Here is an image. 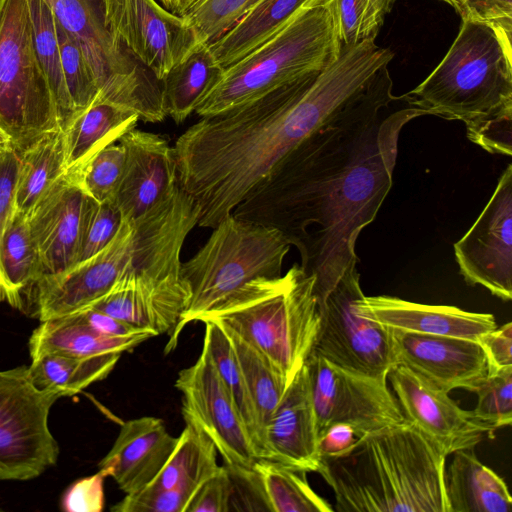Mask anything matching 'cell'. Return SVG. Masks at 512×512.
Here are the masks:
<instances>
[{
	"label": "cell",
	"instance_id": "cell-1",
	"mask_svg": "<svg viewBox=\"0 0 512 512\" xmlns=\"http://www.w3.org/2000/svg\"><path fill=\"white\" fill-rule=\"evenodd\" d=\"M384 66L340 111L289 151L232 211L238 219L280 231L327 292L357 264L356 240L392 187L403 127L427 113L397 99Z\"/></svg>",
	"mask_w": 512,
	"mask_h": 512
},
{
	"label": "cell",
	"instance_id": "cell-2",
	"mask_svg": "<svg viewBox=\"0 0 512 512\" xmlns=\"http://www.w3.org/2000/svg\"><path fill=\"white\" fill-rule=\"evenodd\" d=\"M393 53L374 39L342 45L336 60L226 112L201 117L176 141L178 184L214 228L296 145L361 93Z\"/></svg>",
	"mask_w": 512,
	"mask_h": 512
},
{
	"label": "cell",
	"instance_id": "cell-3",
	"mask_svg": "<svg viewBox=\"0 0 512 512\" xmlns=\"http://www.w3.org/2000/svg\"><path fill=\"white\" fill-rule=\"evenodd\" d=\"M446 458L406 421L363 435L341 456L321 459L317 473L339 512H449Z\"/></svg>",
	"mask_w": 512,
	"mask_h": 512
},
{
	"label": "cell",
	"instance_id": "cell-4",
	"mask_svg": "<svg viewBox=\"0 0 512 512\" xmlns=\"http://www.w3.org/2000/svg\"><path fill=\"white\" fill-rule=\"evenodd\" d=\"M512 34L462 19L448 52L403 98L427 115L464 122L484 150L512 155Z\"/></svg>",
	"mask_w": 512,
	"mask_h": 512
},
{
	"label": "cell",
	"instance_id": "cell-5",
	"mask_svg": "<svg viewBox=\"0 0 512 512\" xmlns=\"http://www.w3.org/2000/svg\"><path fill=\"white\" fill-rule=\"evenodd\" d=\"M315 277L294 264L284 275L245 284L198 321H213L258 349L289 385L313 351L319 312Z\"/></svg>",
	"mask_w": 512,
	"mask_h": 512
},
{
	"label": "cell",
	"instance_id": "cell-6",
	"mask_svg": "<svg viewBox=\"0 0 512 512\" xmlns=\"http://www.w3.org/2000/svg\"><path fill=\"white\" fill-rule=\"evenodd\" d=\"M341 48L337 0H308L271 38L225 68L194 112L200 117L220 114L321 71Z\"/></svg>",
	"mask_w": 512,
	"mask_h": 512
},
{
	"label": "cell",
	"instance_id": "cell-7",
	"mask_svg": "<svg viewBox=\"0 0 512 512\" xmlns=\"http://www.w3.org/2000/svg\"><path fill=\"white\" fill-rule=\"evenodd\" d=\"M182 244L181 226L165 206H156L133 221L123 219L111 242L95 256L38 281L31 299L34 316L42 322L85 309L121 277L170 263Z\"/></svg>",
	"mask_w": 512,
	"mask_h": 512
},
{
	"label": "cell",
	"instance_id": "cell-8",
	"mask_svg": "<svg viewBox=\"0 0 512 512\" xmlns=\"http://www.w3.org/2000/svg\"><path fill=\"white\" fill-rule=\"evenodd\" d=\"M290 246L277 229L232 214L218 223L198 252L181 263L180 274L191 296L166 351L176 346L188 323L198 321L245 284L281 276Z\"/></svg>",
	"mask_w": 512,
	"mask_h": 512
},
{
	"label": "cell",
	"instance_id": "cell-9",
	"mask_svg": "<svg viewBox=\"0 0 512 512\" xmlns=\"http://www.w3.org/2000/svg\"><path fill=\"white\" fill-rule=\"evenodd\" d=\"M46 1L83 51L99 88L96 101L128 109L144 122L163 121L161 81L114 34L106 0Z\"/></svg>",
	"mask_w": 512,
	"mask_h": 512
},
{
	"label": "cell",
	"instance_id": "cell-10",
	"mask_svg": "<svg viewBox=\"0 0 512 512\" xmlns=\"http://www.w3.org/2000/svg\"><path fill=\"white\" fill-rule=\"evenodd\" d=\"M61 128L37 57L27 0H0V129L20 153Z\"/></svg>",
	"mask_w": 512,
	"mask_h": 512
},
{
	"label": "cell",
	"instance_id": "cell-11",
	"mask_svg": "<svg viewBox=\"0 0 512 512\" xmlns=\"http://www.w3.org/2000/svg\"><path fill=\"white\" fill-rule=\"evenodd\" d=\"M59 398L33 384L28 366L0 370V480L34 479L57 463L48 417Z\"/></svg>",
	"mask_w": 512,
	"mask_h": 512
},
{
	"label": "cell",
	"instance_id": "cell-12",
	"mask_svg": "<svg viewBox=\"0 0 512 512\" xmlns=\"http://www.w3.org/2000/svg\"><path fill=\"white\" fill-rule=\"evenodd\" d=\"M363 295L354 265L327 292L315 296L320 324L313 352L347 369L388 375L396 365L390 330L361 316L357 300Z\"/></svg>",
	"mask_w": 512,
	"mask_h": 512
},
{
	"label": "cell",
	"instance_id": "cell-13",
	"mask_svg": "<svg viewBox=\"0 0 512 512\" xmlns=\"http://www.w3.org/2000/svg\"><path fill=\"white\" fill-rule=\"evenodd\" d=\"M319 436L331 425L345 423L362 437L408 421L387 375H369L339 366L311 352L305 362Z\"/></svg>",
	"mask_w": 512,
	"mask_h": 512
},
{
	"label": "cell",
	"instance_id": "cell-14",
	"mask_svg": "<svg viewBox=\"0 0 512 512\" xmlns=\"http://www.w3.org/2000/svg\"><path fill=\"white\" fill-rule=\"evenodd\" d=\"M182 393V416L212 440L225 465L253 469L260 459L250 433L209 354L202 347L194 364L182 369L175 381Z\"/></svg>",
	"mask_w": 512,
	"mask_h": 512
},
{
	"label": "cell",
	"instance_id": "cell-15",
	"mask_svg": "<svg viewBox=\"0 0 512 512\" xmlns=\"http://www.w3.org/2000/svg\"><path fill=\"white\" fill-rule=\"evenodd\" d=\"M459 272L502 301L512 299V165L498 179L486 206L454 244Z\"/></svg>",
	"mask_w": 512,
	"mask_h": 512
},
{
	"label": "cell",
	"instance_id": "cell-16",
	"mask_svg": "<svg viewBox=\"0 0 512 512\" xmlns=\"http://www.w3.org/2000/svg\"><path fill=\"white\" fill-rule=\"evenodd\" d=\"M106 7L114 34L159 81L198 44L186 19L155 0H106Z\"/></svg>",
	"mask_w": 512,
	"mask_h": 512
},
{
	"label": "cell",
	"instance_id": "cell-17",
	"mask_svg": "<svg viewBox=\"0 0 512 512\" xmlns=\"http://www.w3.org/2000/svg\"><path fill=\"white\" fill-rule=\"evenodd\" d=\"M387 380L405 418L447 457L457 450L475 447L494 431L478 420L472 410L462 409L449 393L403 365H394Z\"/></svg>",
	"mask_w": 512,
	"mask_h": 512
},
{
	"label": "cell",
	"instance_id": "cell-18",
	"mask_svg": "<svg viewBox=\"0 0 512 512\" xmlns=\"http://www.w3.org/2000/svg\"><path fill=\"white\" fill-rule=\"evenodd\" d=\"M389 330L396 364L447 393L454 389L473 392L489 372L478 341Z\"/></svg>",
	"mask_w": 512,
	"mask_h": 512
},
{
	"label": "cell",
	"instance_id": "cell-19",
	"mask_svg": "<svg viewBox=\"0 0 512 512\" xmlns=\"http://www.w3.org/2000/svg\"><path fill=\"white\" fill-rule=\"evenodd\" d=\"M118 142L124 167L115 204L133 221L165 199L178 185L174 149L161 135L133 128Z\"/></svg>",
	"mask_w": 512,
	"mask_h": 512
},
{
	"label": "cell",
	"instance_id": "cell-20",
	"mask_svg": "<svg viewBox=\"0 0 512 512\" xmlns=\"http://www.w3.org/2000/svg\"><path fill=\"white\" fill-rule=\"evenodd\" d=\"M84 198L75 177L66 171L28 213L41 278L58 275L75 265Z\"/></svg>",
	"mask_w": 512,
	"mask_h": 512
},
{
	"label": "cell",
	"instance_id": "cell-21",
	"mask_svg": "<svg viewBox=\"0 0 512 512\" xmlns=\"http://www.w3.org/2000/svg\"><path fill=\"white\" fill-rule=\"evenodd\" d=\"M263 458L317 472L318 432L306 364L295 374L264 431Z\"/></svg>",
	"mask_w": 512,
	"mask_h": 512
},
{
	"label": "cell",
	"instance_id": "cell-22",
	"mask_svg": "<svg viewBox=\"0 0 512 512\" xmlns=\"http://www.w3.org/2000/svg\"><path fill=\"white\" fill-rule=\"evenodd\" d=\"M361 316L404 332L450 336L478 341L497 327L490 313L470 312L455 306L428 305L380 295L357 300Z\"/></svg>",
	"mask_w": 512,
	"mask_h": 512
},
{
	"label": "cell",
	"instance_id": "cell-23",
	"mask_svg": "<svg viewBox=\"0 0 512 512\" xmlns=\"http://www.w3.org/2000/svg\"><path fill=\"white\" fill-rule=\"evenodd\" d=\"M164 421L143 416L124 422L99 470L119 489L133 494L146 487L162 469L177 444Z\"/></svg>",
	"mask_w": 512,
	"mask_h": 512
},
{
	"label": "cell",
	"instance_id": "cell-24",
	"mask_svg": "<svg viewBox=\"0 0 512 512\" xmlns=\"http://www.w3.org/2000/svg\"><path fill=\"white\" fill-rule=\"evenodd\" d=\"M451 455L445 471L449 512H511L512 498L506 482L478 459L474 447Z\"/></svg>",
	"mask_w": 512,
	"mask_h": 512
},
{
	"label": "cell",
	"instance_id": "cell-25",
	"mask_svg": "<svg viewBox=\"0 0 512 512\" xmlns=\"http://www.w3.org/2000/svg\"><path fill=\"white\" fill-rule=\"evenodd\" d=\"M153 333L117 337L102 334L79 321L73 314L42 321L29 339L31 359L45 354L92 357L132 350Z\"/></svg>",
	"mask_w": 512,
	"mask_h": 512
},
{
	"label": "cell",
	"instance_id": "cell-26",
	"mask_svg": "<svg viewBox=\"0 0 512 512\" xmlns=\"http://www.w3.org/2000/svg\"><path fill=\"white\" fill-rule=\"evenodd\" d=\"M136 113L107 101L79 111L64 130L66 171L76 172L97 153L136 127Z\"/></svg>",
	"mask_w": 512,
	"mask_h": 512
},
{
	"label": "cell",
	"instance_id": "cell-27",
	"mask_svg": "<svg viewBox=\"0 0 512 512\" xmlns=\"http://www.w3.org/2000/svg\"><path fill=\"white\" fill-rule=\"evenodd\" d=\"M41 276L27 216L16 210L0 237V302L27 311Z\"/></svg>",
	"mask_w": 512,
	"mask_h": 512
},
{
	"label": "cell",
	"instance_id": "cell-28",
	"mask_svg": "<svg viewBox=\"0 0 512 512\" xmlns=\"http://www.w3.org/2000/svg\"><path fill=\"white\" fill-rule=\"evenodd\" d=\"M223 71L208 44L198 42L161 80L166 115L176 124L185 121L217 84Z\"/></svg>",
	"mask_w": 512,
	"mask_h": 512
},
{
	"label": "cell",
	"instance_id": "cell-29",
	"mask_svg": "<svg viewBox=\"0 0 512 512\" xmlns=\"http://www.w3.org/2000/svg\"><path fill=\"white\" fill-rule=\"evenodd\" d=\"M308 0H261L229 31L208 44L217 63L227 68L278 32Z\"/></svg>",
	"mask_w": 512,
	"mask_h": 512
},
{
	"label": "cell",
	"instance_id": "cell-30",
	"mask_svg": "<svg viewBox=\"0 0 512 512\" xmlns=\"http://www.w3.org/2000/svg\"><path fill=\"white\" fill-rule=\"evenodd\" d=\"M185 423L174 450L147 487L196 492L219 470L212 440L197 425Z\"/></svg>",
	"mask_w": 512,
	"mask_h": 512
},
{
	"label": "cell",
	"instance_id": "cell-31",
	"mask_svg": "<svg viewBox=\"0 0 512 512\" xmlns=\"http://www.w3.org/2000/svg\"><path fill=\"white\" fill-rule=\"evenodd\" d=\"M16 210L26 216L48 188L66 172L64 130L44 134L19 153Z\"/></svg>",
	"mask_w": 512,
	"mask_h": 512
},
{
	"label": "cell",
	"instance_id": "cell-32",
	"mask_svg": "<svg viewBox=\"0 0 512 512\" xmlns=\"http://www.w3.org/2000/svg\"><path fill=\"white\" fill-rule=\"evenodd\" d=\"M121 354L107 353L92 357L45 354L32 359L29 373L33 384L42 391L63 396L75 395L91 384L105 379Z\"/></svg>",
	"mask_w": 512,
	"mask_h": 512
},
{
	"label": "cell",
	"instance_id": "cell-33",
	"mask_svg": "<svg viewBox=\"0 0 512 512\" xmlns=\"http://www.w3.org/2000/svg\"><path fill=\"white\" fill-rule=\"evenodd\" d=\"M222 329L229 337L237 356L254 408L261 445V458H263L265 428L288 384L281 373L258 349L233 331L223 327Z\"/></svg>",
	"mask_w": 512,
	"mask_h": 512
},
{
	"label": "cell",
	"instance_id": "cell-34",
	"mask_svg": "<svg viewBox=\"0 0 512 512\" xmlns=\"http://www.w3.org/2000/svg\"><path fill=\"white\" fill-rule=\"evenodd\" d=\"M268 511L332 512L329 502L309 485L303 470L260 458L254 466Z\"/></svg>",
	"mask_w": 512,
	"mask_h": 512
},
{
	"label": "cell",
	"instance_id": "cell-35",
	"mask_svg": "<svg viewBox=\"0 0 512 512\" xmlns=\"http://www.w3.org/2000/svg\"><path fill=\"white\" fill-rule=\"evenodd\" d=\"M27 3L37 57L47 77L60 126L65 129L76 115V110L63 75L55 16L46 0H27Z\"/></svg>",
	"mask_w": 512,
	"mask_h": 512
},
{
	"label": "cell",
	"instance_id": "cell-36",
	"mask_svg": "<svg viewBox=\"0 0 512 512\" xmlns=\"http://www.w3.org/2000/svg\"><path fill=\"white\" fill-rule=\"evenodd\" d=\"M203 323L205 324L203 348L206 349L222 382L232 396L261 458L256 415L230 339L219 324L209 320Z\"/></svg>",
	"mask_w": 512,
	"mask_h": 512
},
{
	"label": "cell",
	"instance_id": "cell-37",
	"mask_svg": "<svg viewBox=\"0 0 512 512\" xmlns=\"http://www.w3.org/2000/svg\"><path fill=\"white\" fill-rule=\"evenodd\" d=\"M122 221L115 202H98L85 194L75 265L103 250L116 235Z\"/></svg>",
	"mask_w": 512,
	"mask_h": 512
},
{
	"label": "cell",
	"instance_id": "cell-38",
	"mask_svg": "<svg viewBox=\"0 0 512 512\" xmlns=\"http://www.w3.org/2000/svg\"><path fill=\"white\" fill-rule=\"evenodd\" d=\"M261 0H197L183 16L198 42L210 44L229 31Z\"/></svg>",
	"mask_w": 512,
	"mask_h": 512
},
{
	"label": "cell",
	"instance_id": "cell-39",
	"mask_svg": "<svg viewBox=\"0 0 512 512\" xmlns=\"http://www.w3.org/2000/svg\"><path fill=\"white\" fill-rule=\"evenodd\" d=\"M87 308L106 313L156 336L165 333L152 306L131 283L123 279L118 280L108 293Z\"/></svg>",
	"mask_w": 512,
	"mask_h": 512
},
{
	"label": "cell",
	"instance_id": "cell-40",
	"mask_svg": "<svg viewBox=\"0 0 512 512\" xmlns=\"http://www.w3.org/2000/svg\"><path fill=\"white\" fill-rule=\"evenodd\" d=\"M56 31L64 79L78 113L97 100L99 88L76 40L57 21Z\"/></svg>",
	"mask_w": 512,
	"mask_h": 512
},
{
	"label": "cell",
	"instance_id": "cell-41",
	"mask_svg": "<svg viewBox=\"0 0 512 512\" xmlns=\"http://www.w3.org/2000/svg\"><path fill=\"white\" fill-rule=\"evenodd\" d=\"M123 167L124 149L117 141L102 149L80 170L70 173L86 195L98 202H114Z\"/></svg>",
	"mask_w": 512,
	"mask_h": 512
},
{
	"label": "cell",
	"instance_id": "cell-42",
	"mask_svg": "<svg viewBox=\"0 0 512 512\" xmlns=\"http://www.w3.org/2000/svg\"><path fill=\"white\" fill-rule=\"evenodd\" d=\"M477 404L475 417L492 430L509 426L512 422V367L490 370L472 392Z\"/></svg>",
	"mask_w": 512,
	"mask_h": 512
},
{
	"label": "cell",
	"instance_id": "cell-43",
	"mask_svg": "<svg viewBox=\"0 0 512 512\" xmlns=\"http://www.w3.org/2000/svg\"><path fill=\"white\" fill-rule=\"evenodd\" d=\"M342 45L375 39L390 11L384 0H337Z\"/></svg>",
	"mask_w": 512,
	"mask_h": 512
},
{
	"label": "cell",
	"instance_id": "cell-44",
	"mask_svg": "<svg viewBox=\"0 0 512 512\" xmlns=\"http://www.w3.org/2000/svg\"><path fill=\"white\" fill-rule=\"evenodd\" d=\"M195 492L144 487L111 507L113 512H185Z\"/></svg>",
	"mask_w": 512,
	"mask_h": 512
},
{
	"label": "cell",
	"instance_id": "cell-45",
	"mask_svg": "<svg viewBox=\"0 0 512 512\" xmlns=\"http://www.w3.org/2000/svg\"><path fill=\"white\" fill-rule=\"evenodd\" d=\"M233 502V483L226 465L195 492L185 512H227Z\"/></svg>",
	"mask_w": 512,
	"mask_h": 512
},
{
	"label": "cell",
	"instance_id": "cell-46",
	"mask_svg": "<svg viewBox=\"0 0 512 512\" xmlns=\"http://www.w3.org/2000/svg\"><path fill=\"white\" fill-rule=\"evenodd\" d=\"M98 473L78 479L64 492L61 509L67 512H100L104 508V479Z\"/></svg>",
	"mask_w": 512,
	"mask_h": 512
},
{
	"label": "cell",
	"instance_id": "cell-47",
	"mask_svg": "<svg viewBox=\"0 0 512 512\" xmlns=\"http://www.w3.org/2000/svg\"><path fill=\"white\" fill-rule=\"evenodd\" d=\"M19 153L12 147L0 148V237L16 211Z\"/></svg>",
	"mask_w": 512,
	"mask_h": 512
},
{
	"label": "cell",
	"instance_id": "cell-48",
	"mask_svg": "<svg viewBox=\"0 0 512 512\" xmlns=\"http://www.w3.org/2000/svg\"><path fill=\"white\" fill-rule=\"evenodd\" d=\"M460 16L512 34V0H463Z\"/></svg>",
	"mask_w": 512,
	"mask_h": 512
},
{
	"label": "cell",
	"instance_id": "cell-49",
	"mask_svg": "<svg viewBox=\"0 0 512 512\" xmlns=\"http://www.w3.org/2000/svg\"><path fill=\"white\" fill-rule=\"evenodd\" d=\"M490 370L512 367V323L508 322L484 334L479 340Z\"/></svg>",
	"mask_w": 512,
	"mask_h": 512
},
{
	"label": "cell",
	"instance_id": "cell-50",
	"mask_svg": "<svg viewBox=\"0 0 512 512\" xmlns=\"http://www.w3.org/2000/svg\"><path fill=\"white\" fill-rule=\"evenodd\" d=\"M360 437L349 424L336 423L329 426L318 438L320 460L343 455L356 444Z\"/></svg>",
	"mask_w": 512,
	"mask_h": 512
},
{
	"label": "cell",
	"instance_id": "cell-51",
	"mask_svg": "<svg viewBox=\"0 0 512 512\" xmlns=\"http://www.w3.org/2000/svg\"><path fill=\"white\" fill-rule=\"evenodd\" d=\"M73 315L79 321L88 325L92 329L109 336L124 337L148 332L139 330L106 313L95 310L93 308L82 309L78 312L73 313Z\"/></svg>",
	"mask_w": 512,
	"mask_h": 512
},
{
	"label": "cell",
	"instance_id": "cell-52",
	"mask_svg": "<svg viewBox=\"0 0 512 512\" xmlns=\"http://www.w3.org/2000/svg\"><path fill=\"white\" fill-rule=\"evenodd\" d=\"M197 0H179L176 15L184 14Z\"/></svg>",
	"mask_w": 512,
	"mask_h": 512
},
{
	"label": "cell",
	"instance_id": "cell-53",
	"mask_svg": "<svg viewBox=\"0 0 512 512\" xmlns=\"http://www.w3.org/2000/svg\"><path fill=\"white\" fill-rule=\"evenodd\" d=\"M161 2L165 9L172 12L173 14L177 13L179 0H161Z\"/></svg>",
	"mask_w": 512,
	"mask_h": 512
},
{
	"label": "cell",
	"instance_id": "cell-54",
	"mask_svg": "<svg viewBox=\"0 0 512 512\" xmlns=\"http://www.w3.org/2000/svg\"><path fill=\"white\" fill-rule=\"evenodd\" d=\"M440 1L445 2L448 5L452 6L458 12V14L461 15L463 0H440Z\"/></svg>",
	"mask_w": 512,
	"mask_h": 512
},
{
	"label": "cell",
	"instance_id": "cell-55",
	"mask_svg": "<svg viewBox=\"0 0 512 512\" xmlns=\"http://www.w3.org/2000/svg\"><path fill=\"white\" fill-rule=\"evenodd\" d=\"M9 145L11 146L10 137L3 130L0 129V148L6 147Z\"/></svg>",
	"mask_w": 512,
	"mask_h": 512
},
{
	"label": "cell",
	"instance_id": "cell-56",
	"mask_svg": "<svg viewBox=\"0 0 512 512\" xmlns=\"http://www.w3.org/2000/svg\"><path fill=\"white\" fill-rule=\"evenodd\" d=\"M388 9L391 10L392 5L394 4L395 0H384Z\"/></svg>",
	"mask_w": 512,
	"mask_h": 512
}]
</instances>
